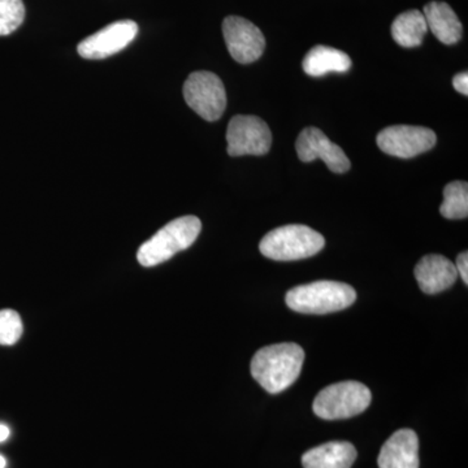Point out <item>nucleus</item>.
Returning a JSON list of instances; mask_svg holds the SVG:
<instances>
[{"mask_svg": "<svg viewBox=\"0 0 468 468\" xmlns=\"http://www.w3.org/2000/svg\"><path fill=\"white\" fill-rule=\"evenodd\" d=\"M356 300L353 286L338 282H315L286 292L289 309L311 315H324L347 309Z\"/></svg>", "mask_w": 468, "mask_h": 468, "instance_id": "nucleus-3", "label": "nucleus"}, {"mask_svg": "<svg viewBox=\"0 0 468 468\" xmlns=\"http://www.w3.org/2000/svg\"><path fill=\"white\" fill-rule=\"evenodd\" d=\"M23 320L15 310H0V345L11 346L23 335Z\"/></svg>", "mask_w": 468, "mask_h": 468, "instance_id": "nucleus-20", "label": "nucleus"}, {"mask_svg": "<svg viewBox=\"0 0 468 468\" xmlns=\"http://www.w3.org/2000/svg\"><path fill=\"white\" fill-rule=\"evenodd\" d=\"M435 132L424 126L393 125L378 134V149L396 158L410 159L433 149Z\"/></svg>", "mask_w": 468, "mask_h": 468, "instance_id": "nucleus-8", "label": "nucleus"}, {"mask_svg": "<svg viewBox=\"0 0 468 468\" xmlns=\"http://www.w3.org/2000/svg\"><path fill=\"white\" fill-rule=\"evenodd\" d=\"M9 435H11V431L5 424H0V442L5 441L8 439Z\"/></svg>", "mask_w": 468, "mask_h": 468, "instance_id": "nucleus-23", "label": "nucleus"}, {"mask_svg": "<svg viewBox=\"0 0 468 468\" xmlns=\"http://www.w3.org/2000/svg\"><path fill=\"white\" fill-rule=\"evenodd\" d=\"M224 39L230 57L239 64H250L263 55L266 38L260 27L239 16H228L223 23Z\"/></svg>", "mask_w": 468, "mask_h": 468, "instance_id": "nucleus-9", "label": "nucleus"}, {"mask_svg": "<svg viewBox=\"0 0 468 468\" xmlns=\"http://www.w3.org/2000/svg\"><path fill=\"white\" fill-rule=\"evenodd\" d=\"M5 464H7L5 458L3 457V455H0V468H5Z\"/></svg>", "mask_w": 468, "mask_h": 468, "instance_id": "nucleus-24", "label": "nucleus"}, {"mask_svg": "<svg viewBox=\"0 0 468 468\" xmlns=\"http://www.w3.org/2000/svg\"><path fill=\"white\" fill-rule=\"evenodd\" d=\"M356 449L347 441H332L316 446L302 457L303 468H351Z\"/></svg>", "mask_w": 468, "mask_h": 468, "instance_id": "nucleus-14", "label": "nucleus"}, {"mask_svg": "<svg viewBox=\"0 0 468 468\" xmlns=\"http://www.w3.org/2000/svg\"><path fill=\"white\" fill-rule=\"evenodd\" d=\"M230 156L264 155L272 144L270 126L257 116H234L227 129Z\"/></svg>", "mask_w": 468, "mask_h": 468, "instance_id": "nucleus-7", "label": "nucleus"}, {"mask_svg": "<svg viewBox=\"0 0 468 468\" xmlns=\"http://www.w3.org/2000/svg\"><path fill=\"white\" fill-rule=\"evenodd\" d=\"M419 288L427 294H437L451 288L457 282L455 264L442 255H427L415 267Z\"/></svg>", "mask_w": 468, "mask_h": 468, "instance_id": "nucleus-13", "label": "nucleus"}, {"mask_svg": "<svg viewBox=\"0 0 468 468\" xmlns=\"http://www.w3.org/2000/svg\"><path fill=\"white\" fill-rule=\"evenodd\" d=\"M452 86H454L455 90L463 94L464 97L468 95V73L461 72L458 73L457 76L452 79Z\"/></svg>", "mask_w": 468, "mask_h": 468, "instance_id": "nucleus-22", "label": "nucleus"}, {"mask_svg": "<svg viewBox=\"0 0 468 468\" xmlns=\"http://www.w3.org/2000/svg\"><path fill=\"white\" fill-rule=\"evenodd\" d=\"M26 18L23 0H0V37L9 36L21 27Z\"/></svg>", "mask_w": 468, "mask_h": 468, "instance_id": "nucleus-19", "label": "nucleus"}, {"mask_svg": "<svg viewBox=\"0 0 468 468\" xmlns=\"http://www.w3.org/2000/svg\"><path fill=\"white\" fill-rule=\"evenodd\" d=\"M371 390L358 381H343L324 388L314 401V412L325 420H340L362 414L371 405Z\"/></svg>", "mask_w": 468, "mask_h": 468, "instance_id": "nucleus-5", "label": "nucleus"}, {"mask_svg": "<svg viewBox=\"0 0 468 468\" xmlns=\"http://www.w3.org/2000/svg\"><path fill=\"white\" fill-rule=\"evenodd\" d=\"M298 158L304 163L322 159L326 167L335 174H345L349 171L351 165L345 151L338 144L332 143L318 128H306L301 132L295 143Z\"/></svg>", "mask_w": 468, "mask_h": 468, "instance_id": "nucleus-11", "label": "nucleus"}, {"mask_svg": "<svg viewBox=\"0 0 468 468\" xmlns=\"http://www.w3.org/2000/svg\"><path fill=\"white\" fill-rule=\"evenodd\" d=\"M455 268H457L458 275L463 279L464 284L468 285V254L467 251L462 252V254L458 255L457 263H455Z\"/></svg>", "mask_w": 468, "mask_h": 468, "instance_id": "nucleus-21", "label": "nucleus"}, {"mask_svg": "<svg viewBox=\"0 0 468 468\" xmlns=\"http://www.w3.org/2000/svg\"><path fill=\"white\" fill-rule=\"evenodd\" d=\"M303 70L311 77H322L328 73H345L351 68L349 55L328 46H315L303 58Z\"/></svg>", "mask_w": 468, "mask_h": 468, "instance_id": "nucleus-16", "label": "nucleus"}, {"mask_svg": "<svg viewBox=\"0 0 468 468\" xmlns=\"http://www.w3.org/2000/svg\"><path fill=\"white\" fill-rule=\"evenodd\" d=\"M303 362L304 351L300 345H270L255 353L251 375L268 393H282L300 378Z\"/></svg>", "mask_w": 468, "mask_h": 468, "instance_id": "nucleus-1", "label": "nucleus"}, {"mask_svg": "<svg viewBox=\"0 0 468 468\" xmlns=\"http://www.w3.org/2000/svg\"><path fill=\"white\" fill-rule=\"evenodd\" d=\"M428 32L426 17L418 9L403 12L392 24L394 41L405 48H418Z\"/></svg>", "mask_w": 468, "mask_h": 468, "instance_id": "nucleus-17", "label": "nucleus"}, {"mask_svg": "<svg viewBox=\"0 0 468 468\" xmlns=\"http://www.w3.org/2000/svg\"><path fill=\"white\" fill-rule=\"evenodd\" d=\"M423 15L428 30H432L443 45H454L461 41L463 27L451 5L443 2H431L424 7Z\"/></svg>", "mask_w": 468, "mask_h": 468, "instance_id": "nucleus-15", "label": "nucleus"}, {"mask_svg": "<svg viewBox=\"0 0 468 468\" xmlns=\"http://www.w3.org/2000/svg\"><path fill=\"white\" fill-rule=\"evenodd\" d=\"M440 214L449 220L466 218L468 215V184L464 181H452L443 189V202Z\"/></svg>", "mask_w": 468, "mask_h": 468, "instance_id": "nucleus-18", "label": "nucleus"}, {"mask_svg": "<svg viewBox=\"0 0 468 468\" xmlns=\"http://www.w3.org/2000/svg\"><path fill=\"white\" fill-rule=\"evenodd\" d=\"M378 464L380 468H419V439L412 430L394 432L381 448Z\"/></svg>", "mask_w": 468, "mask_h": 468, "instance_id": "nucleus-12", "label": "nucleus"}, {"mask_svg": "<svg viewBox=\"0 0 468 468\" xmlns=\"http://www.w3.org/2000/svg\"><path fill=\"white\" fill-rule=\"evenodd\" d=\"M324 245V237L316 230L292 224L267 233L260 243V250L268 260L291 261L314 257Z\"/></svg>", "mask_w": 468, "mask_h": 468, "instance_id": "nucleus-4", "label": "nucleus"}, {"mask_svg": "<svg viewBox=\"0 0 468 468\" xmlns=\"http://www.w3.org/2000/svg\"><path fill=\"white\" fill-rule=\"evenodd\" d=\"M138 26L132 20L116 21L80 42L77 51L88 60H101L124 50L134 41Z\"/></svg>", "mask_w": 468, "mask_h": 468, "instance_id": "nucleus-10", "label": "nucleus"}, {"mask_svg": "<svg viewBox=\"0 0 468 468\" xmlns=\"http://www.w3.org/2000/svg\"><path fill=\"white\" fill-rule=\"evenodd\" d=\"M187 106L206 122H217L227 109V92L223 81L215 73L198 70L184 84Z\"/></svg>", "mask_w": 468, "mask_h": 468, "instance_id": "nucleus-6", "label": "nucleus"}, {"mask_svg": "<svg viewBox=\"0 0 468 468\" xmlns=\"http://www.w3.org/2000/svg\"><path fill=\"white\" fill-rule=\"evenodd\" d=\"M202 230L197 217L175 218L138 249L137 260L141 266L155 267L171 260L177 252L186 250L196 242Z\"/></svg>", "mask_w": 468, "mask_h": 468, "instance_id": "nucleus-2", "label": "nucleus"}]
</instances>
